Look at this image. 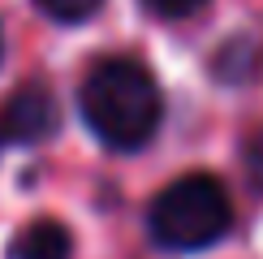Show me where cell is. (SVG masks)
<instances>
[{
    "label": "cell",
    "mask_w": 263,
    "mask_h": 259,
    "mask_svg": "<svg viewBox=\"0 0 263 259\" xmlns=\"http://www.w3.org/2000/svg\"><path fill=\"white\" fill-rule=\"evenodd\" d=\"M78 113L104 147L142 151L164 121V95L142 61L104 57L86 69L78 86Z\"/></svg>",
    "instance_id": "obj_1"
},
{
    "label": "cell",
    "mask_w": 263,
    "mask_h": 259,
    "mask_svg": "<svg viewBox=\"0 0 263 259\" xmlns=\"http://www.w3.org/2000/svg\"><path fill=\"white\" fill-rule=\"evenodd\" d=\"M142 5L156 17H190V13H199L207 0H142Z\"/></svg>",
    "instance_id": "obj_6"
},
{
    "label": "cell",
    "mask_w": 263,
    "mask_h": 259,
    "mask_svg": "<svg viewBox=\"0 0 263 259\" xmlns=\"http://www.w3.org/2000/svg\"><path fill=\"white\" fill-rule=\"evenodd\" d=\"M35 9L43 17L61 22V26H78V22L95 17L104 9V0H35Z\"/></svg>",
    "instance_id": "obj_5"
},
{
    "label": "cell",
    "mask_w": 263,
    "mask_h": 259,
    "mask_svg": "<svg viewBox=\"0 0 263 259\" xmlns=\"http://www.w3.org/2000/svg\"><path fill=\"white\" fill-rule=\"evenodd\" d=\"M61 130V104L48 82H22L0 104V147H35Z\"/></svg>",
    "instance_id": "obj_3"
},
{
    "label": "cell",
    "mask_w": 263,
    "mask_h": 259,
    "mask_svg": "<svg viewBox=\"0 0 263 259\" xmlns=\"http://www.w3.org/2000/svg\"><path fill=\"white\" fill-rule=\"evenodd\" d=\"M0 57H5V26H0Z\"/></svg>",
    "instance_id": "obj_7"
},
{
    "label": "cell",
    "mask_w": 263,
    "mask_h": 259,
    "mask_svg": "<svg viewBox=\"0 0 263 259\" xmlns=\"http://www.w3.org/2000/svg\"><path fill=\"white\" fill-rule=\"evenodd\" d=\"M9 259H73V233L52 216L26 220L9 242Z\"/></svg>",
    "instance_id": "obj_4"
},
{
    "label": "cell",
    "mask_w": 263,
    "mask_h": 259,
    "mask_svg": "<svg viewBox=\"0 0 263 259\" xmlns=\"http://www.w3.org/2000/svg\"><path fill=\"white\" fill-rule=\"evenodd\" d=\"M233 229V199L216 173H185L147 208V233L160 251H207Z\"/></svg>",
    "instance_id": "obj_2"
}]
</instances>
